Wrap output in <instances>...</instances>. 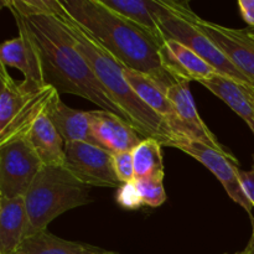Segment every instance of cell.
<instances>
[{
    "mask_svg": "<svg viewBox=\"0 0 254 254\" xmlns=\"http://www.w3.org/2000/svg\"><path fill=\"white\" fill-rule=\"evenodd\" d=\"M97 254H118V253H114V252H108V251H103V250H101L99 251L98 253Z\"/></svg>",
    "mask_w": 254,
    "mask_h": 254,
    "instance_id": "cell-31",
    "label": "cell"
},
{
    "mask_svg": "<svg viewBox=\"0 0 254 254\" xmlns=\"http://www.w3.org/2000/svg\"><path fill=\"white\" fill-rule=\"evenodd\" d=\"M10 12L24 22L39 55L47 86L54 87L60 94L82 97L98 106L99 109L117 114L131 126L79 52L74 37L61 17L50 15L24 16L16 11Z\"/></svg>",
    "mask_w": 254,
    "mask_h": 254,
    "instance_id": "cell-1",
    "label": "cell"
},
{
    "mask_svg": "<svg viewBox=\"0 0 254 254\" xmlns=\"http://www.w3.org/2000/svg\"><path fill=\"white\" fill-rule=\"evenodd\" d=\"M67 29L74 37L79 52L92 67L97 78L104 87L112 101L122 109L131 126L144 136L159 140L163 146H170L174 139L173 131L163 117L146 106L124 77V67L114 59L102 45L82 29L66 12L61 16Z\"/></svg>",
    "mask_w": 254,
    "mask_h": 254,
    "instance_id": "cell-3",
    "label": "cell"
},
{
    "mask_svg": "<svg viewBox=\"0 0 254 254\" xmlns=\"http://www.w3.org/2000/svg\"><path fill=\"white\" fill-rule=\"evenodd\" d=\"M60 1L67 14L127 68L149 74L166 91L178 83L163 64V45L138 25L117 14L102 0Z\"/></svg>",
    "mask_w": 254,
    "mask_h": 254,
    "instance_id": "cell-2",
    "label": "cell"
},
{
    "mask_svg": "<svg viewBox=\"0 0 254 254\" xmlns=\"http://www.w3.org/2000/svg\"><path fill=\"white\" fill-rule=\"evenodd\" d=\"M236 254H248V253H246L245 251H243V252H240V253H236Z\"/></svg>",
    "mask_w": 254,
    "mask_h": 254,
    "instance_id": "cell-32",
    "label": "cell"
},
{
    "mask_svg": "<svg viewBox=\"0 0 254 254\" xmlns=\"http://www.w3.org/2000/svg\"><path fill=\"white\" fill-rule=\"evenodd\" d=\"M64 168L89 188L119 189L123 184L117 176L113 154L98 145L84 141L64 144Z\"/></svg>",
    "mask_w": 254,
    "mask_h": 254,
    "instance_id": "cell-8",
    "label": "cell"
},
{
    "mask_svg": "<svg viewBox=\"0 0 254 254\" xmlns=\"http://www.w3.org/2000/svg\"><path fill=\"white\" fill-rule=\"evenodd\" d=\"M168 97L175 108L176 114L165 121L170 130L173 131L174 136H186L192 140L206 144V145L222 153L237 165L238 160L236 159V156L231 153L230 149L226 148L218 141L215 134L208 129L205 122L201 119L200 114L196 109L193 97L191 94L190 82L179 81L178 83L168 89Z\"/></svg>",
    "mask_w": 254,
    "mask_h": 254,
    "instance_id": "cell-9",
    "label": "cell"
},
{
    "mask_svg": "<svg viewBox=\"0 0 254 254\" xmlns=\"http://www.w3.org/2000/svg\"><path fill=\"white\" fill-rule=\"evenodd\" d=\"M117 203L126 210H138L143 206L135 180L123 184L117 191Z\"/></svg>",
    "mask_w": 254,
    "mask_h": 254,
    "instance_id": "cell-26",
    "label": "cell"
},
{
    "mask_svg": "<svg viewBox=\"0 0 254 254\" xmlns=\"http://www.w3.org/2000/svg\"><path fill=\"white\" fill-rule=\"evenodd\" d=\"M237 175L241 181V185H242L243 190H245L246 195H247V197L250 198V201L252 202L254 207V156H253V164L251 170L246 171L238 168Z\"/></svg>",
    "mask_w": 254,
    "mask_h": 254,
    "instance_id": "cell-27",
    "label": "cell"
},
{
    "mask_svg": "<svg viewBox=\"0 0 254 254\" xmlns=\"http://www.w3.org/2000/svg\"><path fill=\"white\" fill-rule=\"evenodd\" d=\"M238 7L243 20L250 25V27H254V0H240Z\"/></svg>",
    "mask_w": 254,
    "mask_h": 254,
    "instance_id": "cell-28",
    "label": "cell"
},
{
    "mask_svg": "<svg viewBox=\"0 0 254 254\" xmlns=\"http://www.w3.org/2000/svg\"><path fill=\"white\" fill-rule=\"evenodd\" d=\"M245 30L246 32H247V34L254 40V27H248V29H245Z\"/></svg>",
    "mask_w": 254,
    "mask_h": 254,
    "instance_id": "cell-30",
    "label": "cell"
},
{
    "mask_svg": "<svg viewBox=\"0 0 254 254\" xmlns=\"http://www.w3.org/2000/svg\"><path fill=\"white\" fill-rule=\"evenodd\" d=\"M91 188L66 168L44 166L25 195L27 235L46 231L62 213L91 202Z\"/></svg>",
    "mask_w": 254,
    "mask_h": 254,
    "instance_id": "cell-4",
    "label": "cell"
},
{
    "mask_svg": "<svg viewBox=\"0 0 254 254\" xmlns=\"http://www.w3.org/2000/svg\"><path fill=\"white\" fill-rule=\"evenodd\" d=\"M161 143L154 138H145L133 149L135 180L145 178H164Z\"/></svg>",
    "mask_w": 254,
    "mask_h": 254,
    "instance_id": "cell-22",
    "label": "cell"
},
{
    "mask_svg": "<svg viewBox=\"0 0 254 254\" xmlns=\"http://www.w3.org/2000/svg\"><path fill=\"white\" fill-rule=\"evenodd\" d=\"M113 165L117 176L122 184L130 183L135 180L134 159L131 151H122L113 155Z\"/></svg>",
    "mask_w": 254,
    "mask_h": 254,
    "instance_id": "cell-25",
    "label": "cell"
},
{
    "mask_svg": "<svg viewBox=\"0 0 254 254\" xmlns=\"http://www.w3.org/2000/svg\"><path fill=\"white\" fill-rule=\"evenodd\" d=\"M170 146L184 151L188 155L200 161L202 165H205L222 184L227 195L236 203L242 206L250 213V216H252V210L254 207L241 185V181L237 175L238 168L233 161H231L227 156L223 155L216 149L197 140L186 138V136L175 135Z\"/></svg>",
    "mask_w": 254,
    "mask_h": 254,
    "instance_id": "cell-10",
    "label": "cell"
},
{
    "mask_svg": "<svg viewBox=\"0 0 254 254\" xmlns=\"http://www.w3.org/2000/svg\"><path fill=\"white\" fill-rule=\"evenodd\" d=\"M193 22L227 55L243 74L254 84V40L245 29H231L193 16Z\"/></svg>",
    "mask_w": 254,
    "mask_h": 254,
    "instance_id": "cell-11",
    "label": "cell"
},
{
    "mask_svg": "<svg viewBox=\"0 0 254 254\" xmlns=\"http://www.w3.org/2000/svg\"><path fill=\"white\" fill-rule=\"evenodd\" d=\"M202 86L222 99L236 114L246 122L254 134V88L243 86L221 73H216Z\"/></svg>",
    "mask_w": 254,
    "mask_h": 254,
    "instance_id": "cell-17",
    "label": "cell"
},
{
    "mask_svg": "<svg viewBox=\"0 0 254 254\" xmlns=\"http://www.w3.org/2000/svg\"><path fill=\"white\" fill-rule=\"evenodd\" d=\"M124 77L139 98L154 112L169 119L175 116V108L168 97V91L151 76L124 67Z\"/></svg>",
    "mask_w": 254,
    "mask_h": 254,
    "instance_id": "cell-20",
    "label": "cell"
},
{
    "mask_svg": "<svg viewBox=\"0 0 254 254\" xmlns=\"http://www.w3.org/2000/svg\"><path fill=\"white\" fill-rule=\"evenodd\" d=\"M165 68L176 81L203 82L218 73L196 52L175 40H165L160 50Z\"/></svg>",
    "mask_w": 254,
    "mask_h": 254,
    "instance_id": "cell-14",
    "label": "cell"
},
{
    "mask_svg": "<svg viewBox=\"0 0 254 254\" xmlns=\"http://www.w3.org/2000/svg\"><path fill=\"white\" fill-rule=\"evenodd\" d=\"M92 135L98 146L114 154L133 151L144 138L133 126L117 114L103 109L89 112Z\"/></svg>",
    "mask_w": 254,
    "mask_h": 254,
    "instance_id": "cell-12",
    "label": "cell"
},
{
    "mask_svg": "<svg viewBox=\"0 0 254 254\" xmlns=\"http://www.w3.org/2000/svg\"><path fill=\"white\" fill-rule=\"evenodd\" d=\"M253 96H254V93H253Z\"/></svg>",
    "mask_w": 254,
    "mask_h": 254,
    "instance_id": "cell-33",
    "label": "cell"
},
{
    "mask_svg": "<svg viewBox=\"0 0 254 254\" xmlns=\"http://www.w3.org/2000/svg\"><path fill=\"white\" fill-rule=\"evenodd\" d=\"M99 251L93 246L60 238L46 230L25 238L14 254H97Z\"/></svg>",
    "mask_w": 254,
    "mask_h": 254,
    "instance_id": "cell-21",
    "label": "cell"
},
{
    "mask_svg": "<svg viewBox=\"0 0 254 254\" xmlns=\"http://www.w3.org/2000/svg\"><path fill=\"white\" fill-rule=\"evenodd\" d=\"M26 235L25 197H0V254H14Z\"/></svg>",
    "mask_w": 254,
    "mask_h": 254,
    "instance_id": "cell-16",
    "label": "cell"
},
{
    "mask_svg": "<svg viewBox=\"0 0 254 254\" xmlns=\"http://www.w3.org/2000/svg\"><path fill=\"white\" fill-rule=\"evenodd\" d=\"M158 19L164 40H175L185 45L210 64L218 73L243 86L254 88L253 82L243 74L230 57L193 22L195 12L188 2L159 0Z\"/></svg>",
    "mask_w": 254,
    "mask_h": 254,
    "instance_id": "cell-5",
    "label": "cell"
},
{
    "mask_svg": "<svg viewBox=\"0 0 254 254\" xmlns=\"http://www.w3.org/2000/svg\"><path fill=\"white\" fill-rule=\"evenodd\" d=\"M0 82V144H5L27 135L57 91L52 86H37L24 81L17 83L2 64Z\"/></svg>",
    "mask_w": 254,
    "mask_h": 254,
    "instance_id": "cell-6",
    "label": "cell"
},
{
    "mask_svg": "<svg viewBox=\"0 0 254 254\" xmlns=\"http://www.w3.org/2000/svg\"><path fill=\"white\" fill-rule=\"evenodd\" d=\"M45 114L50 119L56 130L64 139V144L74 141H84L97 145L92 135L91 116L89 112L69 108L60 98V93H55L45 109Z\"/></svg>",
    "mask_w": 254,
    "mask_h": 254,
    "instance_id": "cell-15",
    "label": "cell"
},
{
    "mask_svg": "<svg viewBox=\"0 0 254 254\" xmlns=\"http://www.w3.org/2000/svg\"><path fill=\"white\" fill-rule=\"evenodd\" d=\"M251 221H252V226H253V231H252V236H251V240L248 242L247 247H246L245 252L248 254H254V217L251 216Z\"/></svg>",
    "mask_w": 254,
    "mask_h": 254,
    "instance_id": "cell-29",
    "label": "cell"
},
{
    "mask_svg": "<svg viewBox=\"0 0 254 254\" xmlns=\"http://www.w3.org/2000/svg\"><path fill=\"white\" fill-rule=\"evenodd\" d=\"M42 168L27 136L0 144V197H25Z\"/></svg>",
    "mask_w": 254,
    "mask_h": 254,
    "instance_id": "cell-7",
    "label": "cell"
},
{
    "mask_svg": "<svg viewBox=\"0 0 254 254\" xmlns=\"http://www.w3.org/2000/svg\"><path fill=\"white\" fill-rule=\"evenodd\" d=\"M164 178H145L135 180L143 206L159 207L166 201V192L163 184Z\"/></svg>",
    "mask_w": 254,
    "mask_h": 254,
    "instance_id": "cell-24",
    "label": "cell"
},
{
    "mask_svg": "<svg viewBox=\"0 0 254 254\" xmlns=\"http://www.w3.org/2000/svg\"><path fill=\"white\" fill-rule=\"evenodd\" d=\"M26 136L44 166H66L64 141L46 114L35 121Z\"/></svg>",
    "mask_w": 254,
    "mask_h": 254,
    "instance_id": "cell-18",
    "label": "cell"
},
{
    "mask_svg": "<svg viewBox=\"0 0 254 254\" xmlns=\"http://www.w3.org/2000/svg\"><path fill=\"white\" fill-rule=\"evenodd\" d=\"M104 5L111 7L117 14L130 20L135 25L150 34L161 45H164L163 34L159 25V0H102Z\"/></svg>",
    "mask_w": 254,
    "mask_h": 254,
    "instance_id": "cell-19",
    "label": "cell"
},
{
    "mask_svg": "<svg viewBox=\"0 0 254 254\" xmlns=\"http://www.w3.org/2000/svg\"><path fill=\"white\" fill-rule=\"evenodd\" d=\"M2 5L9 7L10 11H16L24 16H61L64 14V7L57 0H6L2 1Z\"/></svg>",
    "mask_w": 254,
    "mask_h": 254,
    "instance_id": "cell-23",
    "label": "cell"
},
{
    "mask_svg": "<svg viewBox=\"0 0 254 254\" xmlns=\"http://www.w3.org/2000/svg\"><path fill=\"white\" fill-rule=\"evenodd\" d=\"M19 35L2 42L0 47V64L5 67L16 68L24 74V82L37 86H47L42 73L41 62L35 45L25 27L24 22L14 16Z\"/></svg>",
    "mask_w": 254,
    "mask_h": 254,
    "instance_id": "cell-13",
    "label": "cell"
}]
</instances>
